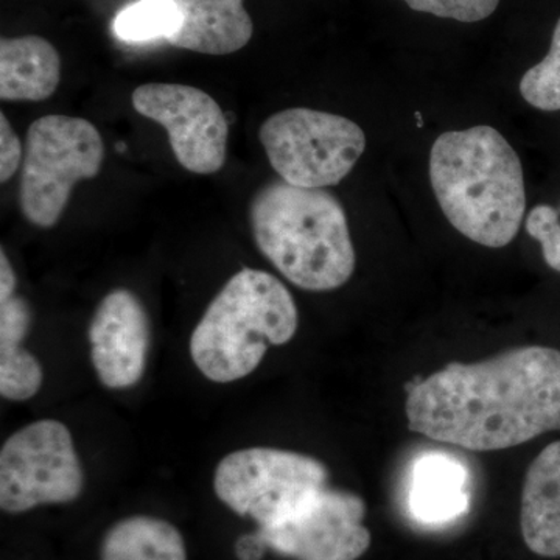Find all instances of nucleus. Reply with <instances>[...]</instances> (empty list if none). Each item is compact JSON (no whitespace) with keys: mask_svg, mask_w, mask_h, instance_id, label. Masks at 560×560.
<instances>
[{"mask_svg":"<svg viewBox=\"0 0 560 560\" xmlns=\"http://www.w3.org/2000/svg\"><path fill=\"white\" fill-rule=\"evenodd\" d=\"M408 429L471 452L517 447L560 430V350L525 346L451 363L408 388Z\"/></svg>","mask_w":560,"mask_h":560,"instance_id":"f257e3e1","label":"nucleus"},{"mask_svg":"<svg viewBox=\"0 0 560 560\" xmlns=\"http://www.w3.org/2000/svg\"><path fill=\"white\" fill-rule=\"evenodd\" d=\"M430 180L442 212L464 237L504 248L526 210L521 158L489 125L448 131L430 151Z\"/></svg>","mask_w":560,"mask_h":560,"instance_id":"f03ea898","label":"nucleus"},{"mask_svg":"<svg viewBox=\"0 0 560 560\" xmlns=\"http://www.w3.org/2000/svg\"><path fill=\"white\" fill-rule=\"evenodd\" d=\"M249 215L257 248L293 285L320 293L352 278L348 217L329 191L278 180L257 191Z\"/></svg>","mask_w":560,"mask_h":560,"instance_id":"7ed1b4c3","label":"nucleus"},{"mask_svg":"<svg viewBox=\"0 0 560 560\" xmlns=\"http://www.w3.org/2000/svg\"><path fill=\"white\" fill-rule=\"evenodd\" d=\"M290 290L267 271L243 268L210 302L190 337L198 371L215 383L248 377L268 346H283L298 330Z\"/></svg>","mask_w":560,"mask_h":560,"instance_id":"20e7f679","label":"nucleus"},{"mask_svg":"<svg viewBox=\"0 0 560 560\" xmlns=\"http://www.w3.org/2000/svg\"><path fill=\"white\" fill-rule=\"evenodd\" d=\"M105 145L101 132L80 117L44 116L27 131L20 184L25 219L49 230L60 221L73 187L102 171Z\"/></svg>","mask_w":560,"mask_h":560,"instance_id":"39448f33","label":"nucleus"},{"mask_svg":"<svg viewBox=\"0 0 560 560\" xmlns=\"http://www.w3.org/2000/svg\"><path fill=\"white\" fill-rule=\"evenodd\" d=\"M259 139L280 179L304 189L337 186L366 150V135L355 121L308 108L272 114Z\"/></svg>","mask_w":560,"mask_h":560,"instance_id":"423d86ee","label":"nucleus"},{"mask_svg":"<svg viewBox=\"0 0 560 560\" xmlns=\"http://www.w3.org/2000/svg\"><path fill=\"white\" fill-rule=\"evenodd\" d=\"M329 471L319 459L279 448L232 452L217 466V497L260 528L289 521L313 493L326 488Z\"/></svg>","mask_w":560,"mask_h":560,"instance_id":"0eeeda50","label":"nucleus"},{"mask_svg":"<svg viewBox=\"0 0 560 560\" xmlns=\"http://www.w3.org/2000/svg\"><path fill=\"white\" fill-rule=\"evenodd\" d=\"M84 474L65 423L46 419L11 434L0 452V506L21 514L79 499Z\"/></svg>","mask_w":560,"mask_h":560,"instance_id":"6e6552de","label":"nucleus"},{"mask_svg":"<svg viewBox=\"0 0 560 560\" xmlns=\"http://www.w3.org/2000/svg\"><path fill=\"white\" fill-rule=\"evenodd\" d=\"M136 113L164 127L176 161L197 175H212L226 162L230 124L219 103L186 84L149 83L131 95Z\"/></svg>","mask_w":560,"mask_h":560,"instance_id":"1a4fd4ad","label":"nucleus"},{"mask_svg":"<svg viewBox=\"0 0 560 560\" xmlns=\"http://www.w3.org/2000/svg\"><path fill=\"white\" fill-rule=\"evenodd\" d=\"M364 514L361 497L326 486L289 521L260 528L259 534L267 547L296 560H357L371 545Z\"/></svg>","mask_w":560,"mask_h":560,"instance_id":"9d476101","label":"nucleus"},{"mask_svg":"<svg viewBox=\"0 0 560 560\" xmlns=\"http://www.w3.org/2000/svg\"><path fill=\"white\" fill-rule=\"evenodd\" d=\"M91 359L109 389H127L140 382L151 342L149 313L130 290L110 291L98 304L90 327Z\"/></svg>","mask_w":560,"mask_h":560,"instance_id":"9b49d317","label":"nucleus"},{"mask_svg":"<svg viewBox=\"0 0 560 560\" xmlns=\"http://www.w3.org/2000/svg\"><path fill=\"white\" fill-rule=\"evenodd\" d=\"M179 28L168 38L178 49L230 55L253 38V20L243 0H175Z\"/></svg>","mask_w":560,"mask_h":560,"instance_id":"f8f14e48","label":"nucleus"},{"mask_svg":"<svg viewBox=\"0 0 560 560\" xmlns=\"http://www.w3.org/2000/svg\"><path fill=\"white\" fill-rule=\"evenodd\" d=\"M521 525L530 551L560 558V441L529 464L522 490Z\"/></svg>","mask_w":560,"mask_h":560,"instance_id":"ddd939ff","label":"nucleus"},{"mask_svg":"<svg viewBox=\"0 0 560 560\" xmlns=\"http://www.w3.org/2000/svg\"><path fill=\"white\" fill-rule=\"evenodd\" d=\"M469 506V474L458 459L429 453L415 464L408 510L416 522L444 526L463 517Z\"/></svg>","mask_w":560,"mask_h":560,"instance_id":"4468645a","label":"nucleus"},{"mask_svg":"<svg viewBox=\"0 0 560 560\" xmlns=\"http://www.w3.org/2000/svg\"><path fill=\"white\" fill-rule=\"evenodd\" d=\"M60 79V54L49 40L36 35L0 40L2 101H46L57 91Z\"/></svg>","mask_w":560,"mask_h":560,"instance_id":"2eb2a0df","label":"nucleus"},{"mask_svg":"<svg viewBox=\"0 0 560 560\" xmlns=\"http://www.w3.org/2000/svg\"><path fill=\"white\" fill-rule=\"evenodd\" d=\"M102 560H187V552L175 526L161 518L138 515L108 530Z\"/></svg>","mask_w":560,"mask_h":560,"instance_id":"dca6fc26","label":"nucleus"},{"mask_svg":"<svg viewBox=\"0 0 560 560\" xmlns=\"http://www.w3.org/2000/svg\"><path fill=\"white\" fill-rule=\"evenodd\" d=\"M179 22L175 0H138L117 14L114 31L121 40L145 43L171 38L178 31Z\"/></svg>","mask_w":560,"mask_h":560,"instance_id":"f3484780","label":"nucleus"},{"mask_svg":"<svg viewBox=\"0 0 560 560\" xmlns=\"http://www.w3.org/2000/svg\"><path fill=\"white\" fill-rule=\"evenodd\" d=\"M43 368L22 346H0V394L5 399L24 401L38 394Z\"/></svg>","mask_w":560,"mask_h":560,"instance_id":"a211bd4d","label":"nucleus"},{"mask_svg":"<svg viewBox=\"0 0 560 560\" xmlns=\"http://www.w3.org/2000/svg\"><path fill=\"white\" fill-rule=\"evenodd\" d=\"M518 90L534 108L560 109V18L552 32L550 51L522 77Z\"/></svg>","mask_w":560,"mask_h":560,"instance_id":"6ab92c4d","label":"nucleus"},{"mask_svg":"<svg viewBox=\"0 0 560 560\" xmlns=\"http://www.w3.org/2000/svg\"><path fill=\"white\" fill-rule=\"evenodd\" d=\"M526 232L540 243L548 267L560 272V206L539 205L530 209Z\"/></svg>","mask_w":560,"mask_h":560,"instance_id":"aec40b11","label":"nucleus"},{"mask_svg":"<svg viewBox=\"0 0 560 560\" xmlns=\"http://www.w3.org/2000/svg\"><path fill=\"white\" fill-rule=\"evenodd\" d=\"M410 9L444 20L478 22L499 7L500 0H404Z\"/></svg>","mask_w":560,"mask_h":560,"instance_id":"412c9836","label":"nucleus"},{"mask_svg":"<svg viewBox=\"0 0 560 560\" xmlns=\"http://www.w3.org/2000/svg\"><path fill=\"white\" fill-rule=\"evenodd\" d=\"M32 327V307L22 296L0 302V346H21Z\"/></svg>","mask_w":560,"mask_h":560,"instance_id":"4be33fe9","label":"nucleus"},{"mask_svg":"<svg viewBox=\"0 0 560 560\" xmlns=\"http://www.w3.org/2000/svg\"><path fill=\"white\" fill-rule=\"evenodd\" d=\"M22 147L20 138L11 128L5 114H0V180L13 178L22 164Z\"/></svg>","mask_w":560,"mask_h":560,"instance_id":"5701e85b","label":"nucleus"},{"mask_svg":"<svg viewBox=\"0 0 560 560\" xmlns=\"http://www.w3.org/2000/svg\"><path fill=\"white\" fill-rule=\"evenodd\" d=\"M18 279L16 272L11 267L9 257H7L5 250H0V302L9 300L14 296L16 291Z\"/></svg>","mask_w":560,"mask_h":560,"instance_id":"b1692460","label":"nucleus"},{"mask_svg":"<svg viewBox=\"0 0 560 560\" xmlns=\"http://www.w3.org/2000/svg\"><path fill=\"white\" fill-rule=\"evenodd\" d=\"M267 547L261 540L260 534L250 537H242L237 545V555L242 560H259L264 555V548Z\"/></svg>","mask_w":560,"mask_h":560,"instance_id":"393cba45","label":"nucleus"}]
</instances>
